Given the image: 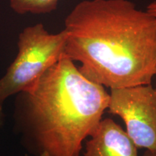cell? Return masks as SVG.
<instances>
[{"label": "cell", "mask_w": 156, "mask_h": 156, "mask_svg": "<svg viewBox=\"0 0 156 156\" xmlns=\"http://www.w3.org/2000/svg\"><path fill=\"white\" fill-rule=\"evenodd\" d=\"M142 156H156V152H150L147 151L142 155Z\"/></svg>", "instance_id": "obj_9"}, {"label": "cell", "mask_w": 156, "mask_h": 156, "mask_svg": "<svg viewBox=\"0 0 156 156\" xmlns=\"http://www.w3.org/2000/svg\"><path fill=\"white\" fill-rule=\"evenodd\" d=\"M109 93L64 54L16 94L15 129L33 156H80L108 108Z\"/></svg>", "instance_id": "obj_2"}, {"label": "cell", "mask_w": 156, "mask_h": 156, "mask_svg": "<svg viewBox=\"0 0 156 156\" xmlns=\"http://www.w3.org/2000/svg\"><path fill=\"white\" fill-rule=\"evenodd\" d=\"M155 75H156V65H155Z\"/></svg>", "instance_id": "obj_10"}, {"label": "cell", "mask_w": 156, "mask_h": 156, "mask_svg": "<svg viewBox=\"0 0 156 156\" xmlns=\"http://www.w3.org/2000/svg\"><path fill=\"white\" fill-rule=\"evenodd\" d=\"M5 120V114L3 110V106H0V128L3 126Z\"/></svg>", "instance_id": "obj_8"}, {"label": "cell", "mask_w": 156, "mask_h": 156, "mask_svg": "<svg viewBox=\"0 0 156 156\" xmlns=\"http://www.w3.org/2000/svg\"><path fill=\"white\" fill-rule=\"evenodd\" d=\"M107 109L124 121L137 149L156 152V87L148 84L111 89Z\"/></svg>", "instance_id": "obj_4"}, {"label": "cell", "mask_w": 156, "mask_h": 156, "mask_svg": "<svg viewBox=\"0 0 156 156\" xmlns=\"http://www.w3.org/2000/svg\"><path fill=\"white\" fill-rule=\"evenodd\" d=\"M66 40L65 30L50 34L42 23L25 28L19 35L16 58L0 79V106L55 64L64 54Z\"/></svg>", "instance_id": "obj_3"}, {"label": "cell", "mask_w": 156, "mask_h": 156, "mask_svg": "<svg viewBox=\"0 0 156 156\" xmlns=\"http://www.w3.org/2000/svg\"><path fill=\"white\" fill-rule=\"evenodd\" d=\"M146 10L156 17V0H154L147 5Z\"/></svg>", "instance_id": "obj_7"}, {"label": "cell", "mask_w": 156, "mask_h": 156, "mask_svg": "<svg viewBox=\"0 0 156 156\" xmlns=\"http://www.w3.org/2000/svg\"><path fill=\"white\" fill-rule=\"evenodd\" d=\"M59 0H10V7L17 14H46L56 10Z\"/></svg>", "instance_id": "obj_6"}, {"label": "cell", "mask_w": 156, "mask_h": 156, "mask_svg": "<svg viewBox=\"0 0 156 156\" xmlns=\"http://www.w3.org/2000/svg\"><path fill=\"white\" fill-rule=\"evenodd\" d=\"M90 137L83 156H139L126 131L112 119L101 120Z\"/></svg>", "instance_id": "obj_5"}, {"label": "cell", "mask_w": 156, "mask_h": 156, "mask_svg": "<svg viewBox=\"0 0 156 156\" xmlns=\"http://www.w3.org/2000/svg\"><path fill=\"white\" fill-rule=\"evenodd\" d=\"M64 54L90 81L110 89L151 84L156 17L129 0H83L64 20Z\"/></svg>", "instance_id": "obj_1"}]
</instances>
